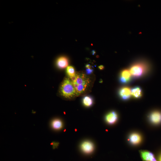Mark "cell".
<instances>
[{
  "label": "cell",
  "instance_id": "1",
  "mask_svg": "<svg viewBox=\"0 0 161 161\" xmlns=\"http://www.w3.org/2000/svg\"><path fill=\"white\" fill-rule=\"evenodd\" d=\"M75 90L77 96L84 92L89 85L90 80L85 74L83 73H76L75 76L72 79Z\"/></svg>",
  "mask_w": 161,
  "mask_h": 161
},
{
  "label": "cell",
  "instance_id": "6",
  "mask_svg": "<svg viewBox=\"0 0 161 161\" xmlns=\"http://www.w3.org/2000/svg\"><path fill=\"white\" fill-rule=\"evenodd\" d=\"M131 76L129 69H124L121 72L120 77V81L123 84L128 83L131 80Z\"/></svg>",
  "mask_w": 161,
  "mask_h": 161
},
{
  "label": "cell",
  "instance_id": "7",
  "mask_svg": "<svg viewBox=\"0 0 161 161\" xmlns=\"http://www.w3.org/2000/svg\"><path fill=\"white\" fill-rule=\"evenodd\" d=\"M80 148L86 154H90L94 150V146L93 143L89 141H83L81 144Z\"/></svg>",
  "mask_w": 161,
  "mask_h": 161
},
{
  "label": "cell",
  "instance_id": "12",
  "mask_svg": "<svg viewBox=\"0 0 161 161\" xmlns=\"http://www.w3.org/2000/svg\"><path fill=\"white\" fill-rule=\"evenodd\" d=\"M142 138L140 135L137 133H133L129 135V140L130 143L133 145H136L140 143Z\"/></svg>",
  "mask_w": 161,
  "mask_h": 161
},
{
  "label": "cell",
  "instance_id": "9",
  "mask_svg": "<svg viewBox=\"0 0 161 161\" xmlns=\"http://www.w3.org/2000/svg\"><path fill=\"white\" fill-rule=\"evenodd\" d=\"M118 117L117 113L115 111H112L108 113L106 115L105 120L108 124H112L116 122Z\"/></svg>",
  "mask_w": 161,
  "mask_h": 161
},
{
  "label": "cell",
  "instance_id": "20",
  "mask_svg": "<svg viewBox=\"0 0 161 161\" xmlns=\"http://www.w3.org/2000/svg\"><path fill=\"white\" fill-rule=\"evenodd\" d=\"M160 161H161V156H160Z\"/></svg>",
  "mask_w": 161,
  "mask_h": 161
},
{
  "label": "cell",
  "instance_id": "5",
  "mask_svg": "<svg viewBox=\"0 0 161 161\" xmlns=\"http://www.w3.org/2000/svg\"><path fill=\"white\" fill-rule=\"evenodd\" d=\"M119 96L123 100H129L131 97V89L127 86L121 87L119 91Z\"/></svg>",
  "mask_w": 161,
  "mask_h": 161
},
{
  "label": "cell",
  "instance_id": "17",
  "mask_svg": "<svg viewBox=\"0 0 161 161\" xmlns=\"http://www.w3.org/2000/svg\"><path fill=\"white\" fill-rule=\"evenodd\" d=\"M59 143H53V147L54 148H56L57 147Z\"/></svg>",
  "mask_w": 161,
  "mask_h": 161
},
{
  "label": "cell",
  "instance_id": "14",
  "mask_svg": "<svg viewBox=\"0 0 161 161\" xmlns=\"http://www.w3.org/2000/svg\"><path fill=\"white\" fill-rule=\"evenodd\" d=\"M66 72L70 79H72L74 78L76 74L74 68L72 66H69L67 67L66 68Z\"/></svg>",
  "mask_w": 161,
  "mask_h": 161
},
{
  "label": "cell",
  "instance_id": "18",
  "mask_svg": "<svg viewBox=\"0 0 161 161\" xmlns=\"http://www.w3.org/2000/svg\"><path fill=\"white\" fill-rule=\"evenodd\" d=\"M98 68L100 70H102L104 68V66L102 65H100L98 66Z\"/></svg>",
  "mask_w": 161,
  "mask_h": 161
},
{
  "label": "cell",
  "instance_id": "10",
  "mask_svg": "<svg viewBox=\"0 0 161 161\" xmlns=\"http://www.w3.org/2000/svg\"><path fill=\"white\" fill-rule=\"evenodd\" d=\"M50 126L51 128L55 131H59L62 129L64 126L63 121L60 119L55 118L51 121Z\"/></svg>",
  "mask_w": 161,
  "mask_h": 161
},
{
  "label": "cell",
  "instance_id": "3",
  "mask_svg": "<svg viewBox=\"0 0 161 161\" xmlns=\"http://www.w3.org/2000/svg\"><path fill=\"white\" fill-rule=\"evenodd\" d=\"M60 93L63 97L70 99L77 96L72 82L69 78H65L62 83L60 88Z\"/></svg>",
  "mask_w": 161,
  "mask_h": 161
},
{
  "label": "cell",
  "instance_id": "4",
  "mask_svg": "<svg viewBox=\"0 0 161 161\" xmlns=\"http://www.w3.org/2000/svg\"><path fill=\"white\" fill-rule=\"evenodd\" d=\"M149 119L153 124H158L161 123V112L157 110L153 111L149 114Z\"/></svg>",
  "mask_w": 161,
  "mask_h": 161
},
{
  "label": "cell",
  "instance_id": "19",
  "mask_svg": "<svg viewBox=\"0 0 161 161\" xmlns=\"http://www.w3.org/2000/svg\"><path fill=\"white\" fill-rule=\"evenodd\" d=\"M92 54H95V51H94V50L92 51Z\"/></svg>",
  "mask_w": 161,
  "mask_h": 161
},
{
  "label": "cell",
  "instance_id": "16",
  "mask_svg": "<svg viewBox=\"0 0 161 161\" xmlns=\"http://www.w3.org/2000/svg\"><path fill=\"white\" fill-rule=\"evenodd\" d=\"M92 70L91 68L87 69V72L88 73L90 74L92 72Z\"/></svg>",
  "mask_w": 161,
  "mask_h": 161
},
{
  "label": "cell",
  "instance_id": "13",
  "mask_svg": "<svg viewBox=\"0 0 161 161\" xmlns=\"http://www.w3.org/2000/svg\"><path fill=\"white\" fill-rule=\"evenodd\" d=\"M131 95L134 98H139L142 95V90L139 86H135L131 89Z\"/></svg>",
  "mask_w": 161,
  "mask_h": 161
},
{
  "label": "cell",
  "instance_id": "2",
  "mask_svg": "<svg viewBox=\"0 0 161 161\" xmlns=\"http://www.w3.org/2000/svg\"><path fill=\"white\" fill-rule=\"evenodd\" d=\"M149 68L148 64L145 61H141L132 64L129 70L132 77L134 78H138L148 72Z\"/></svg>",
  "mask_w": 161,
  "mask_h": 161
},
{
  "label": "cell",
  "instance_id": "11",
  "mask_svg": "<svg viewBox=\"0 0 161 161\" xmlns=\"http://www.w3.org/2000/svg\"><path fill=\"white\" fill-rule=\"evenodd\" d=\"M140 153L141 157L144 161H157L152 153L145 151H141Z\"/></svg>",
  "mask_w": 161,
  "mask_h": 161
},
{
  "label": "cell",
  "instance_id": "8",
  "mask_svg": "<svg viewBox=\"0 0 161 161\" xmlns=\"http://www.w3.org/2000/svg\"><path fill=\"white\" fill-rule=\"evenodd\" d=\"M69 64L68 58L64 56H61L58 57L56 61V66L60 69H64L67 67Z\"/></svg>",
  "mask_w": 161,
  "mask_h": 161
},
{
  "label": "cell",
  "instance_id": "15",
  "mask_svg": "<svg viewBox=\"0 0 161 161\" xmlns=\"http://www.w3.org/2000/svg\"><path fill=\"white\" fill-rule=\"evenodd\" d=\"M83 103L85 106L89 107L93 103L92 99L91 97L88 96H86L83 99Z\"/></svg>",
  "mask_w": 161,
  "mask_h": 161
}]
</instances>
